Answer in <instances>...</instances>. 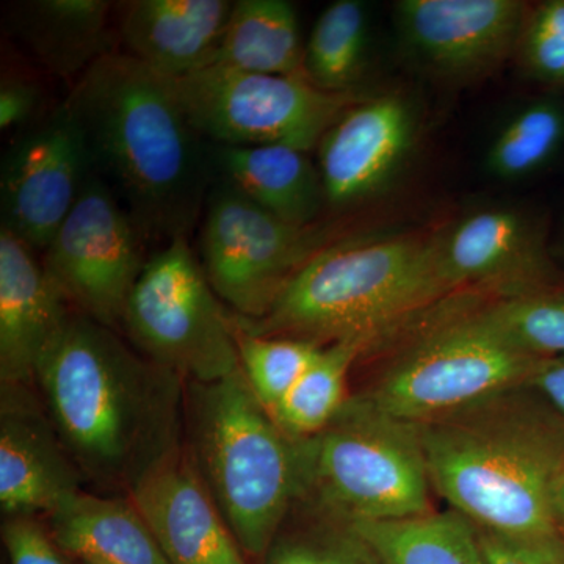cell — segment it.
Listing matches in <instances>:
<instances>
[{
    "mask_svg": "<svg viewBox=\"0 0 564 564\" xmlns=\"http://www.w3.org/2000/svg\"><path fill=\"white\" fill-rule=\"evenodd\" d=\"M90 170L113 192L144 240L188 237L214 184L210 143L182 109L172 79L110 52L65 99Z\"/></svg>",
    "mask_w": 564,
    "mask_h": 564,
    "instance_id": "1",
    "label": "cell"
},
{
    "mask_svg": "<svg viewBox=\"0 0 564 564\" xmlns=\"http://www.w3.org/2000/svg\"><path fill=\"white\" fill-rule=\"evenodd\" d=\"M35 380L63 447L101 488L131 492L180 448V375L87 315L70 317Z\"/></svg>",
    "mask_w": 564,
    "mask_h": 564,
    "instance_id": "2",
    "label": "cell"
},
{
    "mask_svg": "<svg viewBox=\"0 0 564 564\" xmlns=\"http://www.w3.org/2000/svg\"><path fill=\"white\" fill-rule=\"evenodd\" d=\"M524 386L421 423L432 488L484 532H556L551 491L564 467V419Z\"/></svg>",
    "mask_w": 564,
    "mask_h": 564,
    "instance_id": "3",
    "label": "cell"
},
{
    "mask_svg": "<svg viewBox=\"0 0 564 564\" xmlns=\"http://www.w3.org/2000/svg\"><path fill=\"white\" fill-rule=\"evenodd\" d=\"M440 247L441 232L328 245L293 274L262 318H234L259 336L372 344L452 293Z\"/></svg>",
    "mask_w": 564,
    "mask_h": 564,
    "instance_id": "4",
    "label": "cell"
},
{
    "mask_svg": "<svg viewBox=\"0 0 564 564\" xmlns=\"http://www.w3.org/2000/svg\"><path fill=\"white\" fill-rule=\"evenodd\" d=\"M299 499L344 524L432 513L421 433L364 395L348 397L315 436L293 441Z\"/></svg>",
    "mask_w": 564,
    "mask_h": 564,
    "instance_id": "5",
    "label": "cell"
},
{
    "mask_svg": "<svg viewBox=\"0 0 564 564\" xmlns=\"http://www.w3.org/2000/svg\"><path fill=\"white\" fill-rule=\"evenodd\" d=\"M195 389L196 467L239 547L265 555L299 499L293 441L259 402L242 369Z\"/></svg>",
    "mask_w": 564,
    "mask_h": 564,
    "instance_id": "6",
    "label": "cell"
},
{
    "mask_svg": "<svg viewBox=\"0 0 564 564\" xmlns=\"http://www.w3.org/2000/svg\"><path fill=\"white\" fill-rule=\"evenodd\" d=\"M536 362L477 307L423 329L364 397L421 425L524 386Z\"/></svg>",
    "mask_w": 564,
    "mask_h": 564,
    "instance_id": "7",
    "label": "cell"
},
{
    "mask_svg": "<svg viewBox=\"0 0 564 564\" xmlns=\"http://www.w3.org/2000/svg\"><path fill=\"white\" fill-rule=\"evenodd\" d=\"M121 326L143 356L193 384L217 383L240 370L236 322L188 237L173 239L148 259Z\"/></svg>",
    "mask_w": 564,
    "mask_h": 564,
    "instance_id": "8",
    "label": "cell"
},
{
    "mask_svg": "<svg viewBox=\"0 0 564 564\" xmlns=\"http://www.w3.org/2000/svg\"><path fill=\"white\" fill-rule=\"evenodd\" d=\"M173 80V79H172ZM193 128L212 144L310 152L361 96L329 93L304 77L207 66L173 80Z\"/></svg>",
    "mask_w": 564,
    "mask_h": 564,
    "instance_id": "9",
    "label": "cell"
},
{
    "mask_svg": "<svg viewBox=\"0 0 564 564\" xmlns=\"http://www.w3.org/2000/svg\"><path fill=\"white\" fill-rule=\"evenodd\" d=\"M202 265L221 302L247 321L269 313L293 274L321 251L323 232L292 225L214 180L202 218Z\"/></svg>",
    "mask_w": 564,
    "mask_h": 564,
    "instance_id": "10",
    "label": "cell"
},
{
    "mask_svg": "<svg viewBox=\"0 0 564 564\" xmlns=\"http://www.w3.org/2000/svg\"><path fill=\"white\" fill-rule=\"evenodd\" d=\"M144 242L131 215L90 170L43 267L79 314L117 329L148 261Z\"/></svg>",
    "mask_w": 564,
    "mask_h": 564,
    "instance_id": "11",
    "label": "cell"
},
{
    "mask_svg": "<svg viewBox=\"0 0 564 564\" xmlns=\"http://www.w3.org/2000/svg\"><path fill=\"white\" fill-rule=\"evenodd\" d=\"M90 172L73 115L61 104L10 144L0 166L2 229L46 251Z\"/></svg>",
    "mask_w": 564,
    "mask_h": 564,
    "instance_id": "12",
    "label": "cell"
},
{
    "mask_svg": "<svg viewBox=\"0 0 564 564\" xmlns=\"http://www.w3.org/2000/svg\"><path fill=\"white\" fill-rule=\"evenodd\" d=\"M529 7L521 0H400L404 50L447 79H475L516 54Z\"/></svg>",
    "mask_w": 564,
    "mask_h": 564,
    "instance_id": "13",
    "label": "cell"
},
{
    "mask_svg": "<svg viewBox=\"0 0 564 564\" xmlns=\"http://www.w3.org/2000/svg\"><path fill=\"white\" fill-rule=\"evenodd\" d=\"M415 126L413 107L399 95L345 111L317 147L326 204L345 209L383 191L413 148Z\"/></svg>",
    "mask_w": 564,
    "mask_h": 564,
    "instance_id": "14",
    "label": "cell"
},
{
    "mask_svg": "<svg viewBox=\"0 0 564 564\" xmlns=\"http://www.w3.org/2000/svg\"><path fill=\"white\" fill-rule=\"evenodd\" d=\"M440 256L452 292L480 288L508 299L547 291L551 263L541 234L508 207L470 212L441 232Z\"/></svg>",
    "mask_w": 564,
    "mask_h": 564,
    "instance_id": "15",
    "label": "cell"
},
{
    "mask_svg": "<svg viewBox=\"0 0 564 564\" xmlns=\"http://www.w3.org/2000/svg\"><path fill=\"white\" fill-rule=\"evenodd\" d=\"M131 502L170 564H245L198 467L180 448L133 486Z\"/></svg>",
    "mask_w": 564,
    "mask_h": 564,
    "instance_id": "16",
    "label": "cell"
},
{
    "mask_svg": "<svg viewBox=\"0 0 564 564\" xmlns=\"http://www.w3.org/2000/svg\"><path fill=\"white\" fill-rule=\"evenodd\" d=\"M80 480L50 415L22 386H2L0 507L7 518L54 513L80 492Z\"/></svg>",
    "mask_w": 564,
    "mask_h": 564,
    "instance_id": "17",
    "label": "cell"
},
{
    "mask_svg": "<svg viewBox=\"0 0 564 564\" xmlns=\"http://www.w3.org/2000/svg\"><path fill=\"white\" fill-rule=\"evenodd\" d=\"M68 300L29 245L0 229V381L24 386L70 321Z\"/></svg>",
    "mask_w": 564,
    "mask_h": 564,
    "instance_id": "18",
    "label": "cell"
},
{
    "mask_svg": "<svg viewBox=\"0 0 564 564\" xmlns=\"http://www.w3.org/2000/svg\"><path fill=\"white\" fill-rule=\"evenodd\" d=\"M229 0H133L122 3L124 54L181 79L214 63L231 17Z\"/></svg>",
    "mask_w": 564,
    "mask_h": 564,
    "instance_id": "19",
    "label": "cell"
},
{
    "mask_svg": "<svg viewBox=\"0 0 564 564\" xmlns=\"http://www.w3.org/2000/svg\"><path fill=\"white\" fill-rule=\"evenodd\" d=\"M210 163L214 180L292 225L313 226L326 204L318 166L295 148L210 143Z\"/></svg>",
    "mask_w": 564,
    "mask_h": 564,
    "instance_id": "20",
    "label": "cell"
},
{
    "mask_svg": "<svg viewBox=\"0 0 564 564\" xmlns=\"http://www.w3.org/2000/svg\"><path fill=\"white\" fill-rule=\"evenodd\" d=\"M106 0H28L9 11V29L47 73L80 77L110 54Z\"/></svg>",
    "mask_w": 564,
    "mask_h": 564,
    "instance_id": "21",
    "label": "cell"
},
{
    "mask_svg": "<svg viewBox=\"0 0 564 564\" xmlns=\"http://www.w3.org/2000/svg\"><path fill=\"white\" fill-rule=\"evenodd\" d=\"M50 518L62 552L87 564H170L131 500L80 491Z\"/></svg>",
    "mask_w": 564,
    "mask_h": 564,
    "instance_id": "22",
    "label": "cell"
},
{
    "mask_svg": "<svg viewBox=\"0 0 564 564\" xmlns=\"http://www.w3.org/2000/svg\"><path fill=\"white\" fill-rule=\"evenodd\" d=\"M304 46L291 2L237 0L210 66L307 79Z\"/></svg>",
    "mask_w": 564,
    "mask_h": 564,
    "instance_id": "23",
    "label": "cell"
},
{
    "mask_svg": "<svg viewBox=\"0 0 564 564\" xmlns=\"http://www.w3.org/2000/svg\"><path fill=\"white\" fill-rule=\"evenodd\" d=\"M348 525L381 564H488L477 527L454 510Z\"/></svg>",
    "mask_w": 564,
    "mask_h": 564,
    "instance_id": "24",
    "label": "cell"
},
{
    "mask_svg": "<svg viewBox=\"0 0 564 564\" xmlns=\"http://www.w3.org/2000/svg\"><path fill=\"white\" fill-rule=\"evenodd\" d=\"M369 345L366 339L323 345L314 362L270 414L289 440H307L332 423L348 399V372Z\"/></svg>",
    "mask_w": 564,
    "mask_h": 564,
    "instance_id": "25",
    "label": "cell"
},
{
    "mask_svg": "<svg viewBox=\"0 0 564 564\" xmlns=\"http://www.w3.org/2000/svg\"><path fill=\"white\" fill-rule=\"evenodd\" d=\"M367 11L359 0H337L322 11L304 46V74L323 91L351 93L361 77Z\"/></svg>",
    "mask_w": 564,
    "mask_h": 564,
    "instance_id": "26",
    "label": "cell"
},
{
    "mask_svg": "<svg viewBox=\"0 0 564 564\" xmlns=\"http://www.w3.org/2000/svg\"><path fill=\"white\" fill-rule=\"evenodd\" d=\"M564 143V107L534 101L511 115L489 143L485 165L499 180L530 176L547 165Z\"/></svg>",
    "mask_w": 564,
    "mask_h": 564,
    "instance_id": "27",
    "label": "cell"
},
{
    "mask_svg": "<svg viewBox=\"0 0 564 564\" xmlns=\"http://www.w3.org/2000/svg\"><path fill=\"white\" fill-rule=\"evenodd\" d=\"M236 344L240 369L270 414L292 391L323 348V345L296 337L259 336L237 322Z\"/></svg>",
    "mask_w": 564,
    "mask_h": 564,
    "instance_id": "28",
    "label": "cell"
},
{
    "mask_svg": "<svg viewBox=\"0 0 564 564\" xmlns=\"http://www.w3.org/2000/svg\"><path fill=\"white\" fill-rule=\"evenodd\" d=\"M489 317L533 358L564 356V295L551 291L485 304Z\"/></svg>",
    "mask_w": 564,
    "mask_h": 564,
    "instance_id": "29",
    "label": "cell"
},
{
    "mask_svg": "<svg viewBox=\"0 0 564 564\" xmlns=\"http://www.w3.org/2000/svg\"><path fill=\"white\" fill-rule=\"evenodd\" d=\"M267 554V564H381L350 525L317 513L306 529L276 538Z\"/></svg>",
    "mask_w": 564,
    "mask_h": 564,
    "instance_id": "30",
    "label": "cell"
},
{
    "mask_svg": "<svg viewBox=\"0 0 564 564\" xmlns=\"http://www.w3.org/2000/svg\"><path fill=\"white\" fill-rule=\"evenodd\" d=\"M516 55L527 76L564 90V0H547L529 11Z\"/></svg>",
    "mask_w": 564,
    "mask_h": 564,
    "instance_id": "31",
    "label": "cell"
},
{
    "mask_svg": "<svg viewBox=\"0 0 564 564\" xmlns=\"http://www.w3.org/2000/svg\"><path fill=\"white\" fill-rule=\"evenodd\" d=\"M478 530L488 564H564V534L503 536Z\"/></svg>",
    "mask_w": 564,
    "mask_h": 564,
    "instance_id": "32",
    "label": "cell"
},
{
    "mask_svg": "<svg viewBox=\"0 0 564 564\" xmlns=\"http://www.w3.org/2000/svg\"><path fill=\"white\" fill-rule=\"evenodd\" d=\"M10 564H66L62 549L32 516H11L2 525Z\"/></svg>",
    "mask_w": 564,
    "mask_h": 564,
    "instance_id": "33",
    "label": "cell"
},
{
    "mask_svg": "<svg viewBox=\"0 0 564 564\" xmlns=\"http://www.w3.org/2000/svg\"><path fill=\"white\" fill-rule=\"evenodd\" d=\"M40 104L39 84L24 77H7L0 87V129L6 132L29 124Z\"/></svg>",
    "mask_w": 564,
    "mask_h": 564,
    "instance_id": "34",
    "label": "cell"
},
{
    "mask_svg": "<svg viewBox=\"0 0 564 564\" xmlns=\"http://www.w3.org/2000/svg\"><path fill=\"white\" fill-rule=\"evenodd\" d=\"M524 386L564 419V356L538 359Z\"/></svg>",
    "mask_w": 564,
    "mask_h": 564,
    "instance_id": "35",
    "label": "cell"
},
{
    "mask_svg": "<svg viewBox=\"0 0 564 564\" xmlns=\"http://www.w3.org/2000/svg\"><path fill=\"white\" fill-rule=\"evenodd\" d=\"M551 505L556 529L564 534V467L552 484Z\"/></svg>",
    "mask_w": 564,
    "mask_h": 564,
    "instance_id": "36",
    "label": "cell"
}]
</instances>
